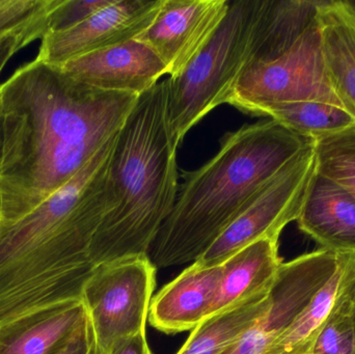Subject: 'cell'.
Here are the masks:
<instances>
[{
	"label": "cell",
	"mask_w": 355,
	"mask_h": 354,
	"mask_svg": "<svg viewBox=\"0 0 355 354\" xmlns=\"http://www.w3.org/2000/svg\"><path fill=\"white\" fill-rule=\"evenodd\" d=\"M230 0H162L151 24L137 37L149 46L168 69L179 74L215 33Z\"/></svg>",
	"instance_id": "11"
},
{
	"label": "cell",
	"mask_w": 355,
	"mask_h": 354,
	"mask_svg": "<svg viewBox=\"0 0 355 354\" xmlns=\"http://www.w3.org/2000/svg\"><path fill=\"white\" fill-rule=\"evenodd\" d=\"M254 116H269L290 130L316 139L355 124L341 106L318 101L279 102L259 106Z\"/></svg>",
	"instance_id": "20"
},
{
	"label": "cell",
	"mask_w": 355,
	"mask_h": 354,
	"mask_svg": "<svg viewBox=\"0 0 355 354\" xmlns=\"http://www.w3.org/2000/svg\"><path fill=\"white\" fill-rule=\"evenodd\" d=\"M294 101L342 107L327 77L319 22L281 55L246 64L225 103L252 114L264 104Z\"/></svg>",
	"instance_id": "7"
},
{
	"label": "cell",
	"mask_w": 355,
	"mask_h": 354,
	"mask_svg": "<svg viewBox=\"0 0 355 354\" xmlns=\"http://www.w3.org/2000/svg\"><path fill=\"white\" fill-rule=\"evenodd\" d=\"M2 154H3V125H2V116L0 112V170H1Z\"/></svg>",
	"instance_id": "27"
},
{
	"label": "cell",
	"mask_w": 355,
	"mask_h": 354,
	"mask_svg": "<svg viewBox=\"0 0 355 354\" xmlns=\"http://www.w3.org/2000/svg\"><path fill=\"white\" fill-rule=\"evenodd\" d=\"M344 1H345L348 8H349L352 12L355 15V0H344Z\"/></svg>",
	"instance_id": "28"
},
{
	"label": "cell",
	"mask_w": 355,
	"mask_h": 354,
	"mask_svg": "<svg viewBox=\"0 0 355 354\" xmlns=\"http://www.w3.org/2000/svg\"><path fill=\"white\" fill-rule=\"evenodd\" d=\"M54 354H101L89 316L77 328L70 340Z\"/></svg>",
	"instance_id": "25"
},
{
	"label": "cell",
	"mask_w": 355,
	"mask_h": 354,
	"mask_svg": "<svg viewBox=\"0 0 355 354\" xmlns=\"http://www.w3.org/2000/svg\"><path fill=\"white\" fill-rule=\"evenodd\" d=\"M354 286L321 330L311 354H354Z\"/></svg>",
	"instance_id": "22"
},
{
	"label": "cell",
	"mask_w": 355,
	"mask_h": 354,
	"mask_svg": "<svg viewBox=\"0 0 355 354\" xmlns=\"http://www.w3.org/2000/svg\"><path fill=\"white\" fill-rule=\"evenodd\" d=\"M60 68L96 89L139 97L168 74L157 54L137 39L75 58Z\"/></svg>",
	"instance_id": "12"
},
{
	"label": "cell",
	"mask_w": 355,
	"mask_h": 354,
	"mask_svg": "<svg viewBox=\"0 0 355 354\" xmlns=\"http://www.w3.org/2000/svg\"><path fill=\"white\" fill-rule=\"evenodd\" d=\"M35 58L0 85L2 224L29 213L114 139L137 103Z\"/></svg>",
	"instance_id": "1"
},
{
	"label": "cell",
	"mask_w": 355,
	"mask_h": 354,
	"mask_svg": "<svg viewBox=\"0 0 355 354\" xmlns=\"http://www.w3.org/2000/svg\"><path fill=\"white\" fill-rule=\"evenodd\" d=\"M338 255L324 249L282 264L269 292V306L227 354H266L335 272Z\"/></svg>",
	"instance_id": "9"
},
{
	"label": "cell",
	"mask_w": 355,
	"mask_h": 354,
	"mask_svg": "<svg viewBox=\"0 0 355 354\" xmlns=\"http://www.w3.org/2000/svg\"><path fill=\"white\" fill-rule=\"evenodd\" d=\"M178 147L168 123V82L139 96L116 135L108 170L114 208L94 237V265L148 255L174 208Z\"/></svg>",
	"instance_id": "4"
},
{
	"label": "cell",
	"mask_w": 355,
	"mask_h": 354,
	"mask_svg": "<svg viewBox=\"0 0 355 354\" xmlns=\"http://www.w3.org/2000/svg\"><path fill=\"white\" fill-rule=\"evenodd\" d=\"M279 239L266 237L254 241L221 264L223 276L209 316L271 290L284 263L279 255Z\"/></svg>",
	"instance_id": "16"
},
{
	"label": "cell",
	"mask_w": 355,
	"mask_h": 354,
	"mask_svg": "<svg viewBox=\"0 0 355 354\" xmlns=\"http://www.w3.org/2000/svg\"><path fill=\"white\" fill-rule=\"evenodd\" d=\"M107 354H152L146 332L133 335L114 343Z\"/></svg>",
	"instance_id": "26"
},
{
	"label": "cell",
	"mask_w": 355,
	"mask_h": 354,
	"mask_svg": "<svg viewBox=\"0 0 355 354\" xmlns=\"http://www.w3.org/2000/svg\"><path fill=\"white\" fill-rule=\"evenodd\" d=\"M162 3V0H112L83 22L46 33L35 58L60 67L92 52L135 39L151 24Z\"/></svg>",
	"instance_id": "10"
},
{
	"label": "cell",
	"mask_w": 355,
	"mask_h": 354,
	"mask_svg": "<svg viewBox=\"0 0 355 354\" xmlns=\"http://www.w3.org/2000/svg\"><path fill=\"white\" fill-rule=\"evenodd\" d=\"M47 33V24L35 25L0 39V74L15 54L37 39H43Z\"/></svg>",
	"instance_id": "24"
},
{
	"label": "cell",
	"mask_w": 355,
	"mask_h": 354,
	"mask_svg": "<svg viewBox=\"0 0 355 354\" xmlns=\"http://www.w3.org/2000/svg\"><path fill=\"white\" fill-rule=\"evenodd\" d=\"M296 222L321 249L355 255V195L317 170Z\"/></svg>",
	"instance_id": "14"
},
{
	"label": "cell",
	"mask_w": 355,
	"mask_h": 354,
	"mask_svg": "<svg viewBox=\"0 0 355 354\" xmlns=\"http://www.w3.org/2000/svg\"><path fill=\"white\" fill-rule=\"evenodd\" d=\"M355 283V255H338L335 272L266 354H311L321 330Z\"/></svg>",
	"instance_id": "18"
},
{
	"label": "cell",
	"mask_w": 355,
	"mask_h": 354,
	"mask_svg": "<svg viewBox=\"0 0 355 354\" xmlns=\"http://www.w3.org/2000/svg\"><path fill=\"white\" fill-rule=\"evenodd\" d=\"M354 354H355V286L354 293Z\"/></svg>",
	"instance_id": "30"
},
{
	"label": "cell",
	"mask_w": 355,
	"mask_h": 354,
	"mask_svg": "<svg viewBox=\"0 0 355 354\" xmlns=\"http://www.w3.org/2000/svg\"><path fill=\"white\" fill-rule=\"evenodd\" d=\"M116 137L37 208L0 227V326L81 299L95 268L92 242L114 207L108 170Z\"/></svg>",
	"instance_id": "2"
},
{
	"label": "cell",
	"mask_w": 355,
	"mask_h": 354,
	"mask_svg": "<svg viewBox=\"0 0 355 354\" xmlns=\"http://www.w3.org/2000/svg\"><path fill=\"white\" fill-rule=\"evenodd\" d=\"M262 0H230L218 28L189 64L168 82V123L179 148L188 131L225 104L250 54Z\"/></svg>",
	"instance_id": "5"
},
{
	"label": "cell",
	"mask_w": 355,
	"mask_h": 354,
	"mask_svg": "<svg viewBox=\"0 0 355 354\" xmlns=\"http://www.w3.org/2000/svg\"><path fill=\"white\" fill-rule=\"evenodd\" d=\"M318 22L329 82L355 120V15L344 0H322Z\"/></svg>",
	"instance_id": "17"
},
{
	"label": "cell",
	"mask_w": 355,
	"mask_h": 354,
	"mask_svg": "<svg viewBox=\"0 0 355 354\" xmlns=\"http://www.w3.org/2000/svg\"><path fill=\"white\" fill-rule=\"evenodd\" d=\"M269 292L207 317L192 330L177 354H227L266 311Z\"/></svg>",
	"instance_id": "19"
},
{
	"label": "cell",
	"mask_w": 355,
	"mask_h": 354,
	"mask_svg": "<svg viewBox=\"0 0 355 354\" xmlns=\"http://www.w3.org/2000/svg\"><path fill=\"white\" fill-rule=\"evenodd\" d=\"M156 269L148 255L95 266L81 299L100 353L107 354L118 341L146 332Z\"/></svg>",
	"instance_id": "6"
},
{
	"label": "cell",
	"mask_w": 355,
	"mask_h": 354,
	"mask_svg": "<svg viewBox=\"0 0 355 354\" xmlns=\"http://www.w3.org/2000/svg\"><path fill=\"white\" fill-rule=\"evenodd\" d=\"M2 224V195L1 191H0V227Z\"/></svg>",
	"instance_id": "29"
},
{
	"label": "cell",
	"mask_w": 355,
	"mask_h": 354,
	"mask_svg": "<svg viewBox=\"0 0 355 354\" xmlns=\"http://www.w3.org/2000/svg\"><path fill=\"white\" fill-rule=\"evenodd\" d=\"M223 267L194 262L152 299L150 324L168 335L193 330L214 303Z\"/></svg>",
	"instance_id": "13"
},
{
	"label": "cell",
	"mask_w": 355,
	"mask_h": 354,
	"mask_svg": "<svg viewBox=\"0 0 355 354\" xmlns=\"http://www.w3.org/2000/svg\"><path fill=\"white\" fill-rule=\"evenodd\" d=\"M314 143L272 118L227 133L208 162L184 175L174 208L148 253L154 266L198 261L275 175Z\"/></svg>",
	"instance_id": "3"
},
{
	"label": "cell",
	"mask_w": 355,
	"mask_h": 354,
	"mask_svg": "<svg viewBox=\"0 0 355 354\" xmlns=\"http://www.w3.org/2000/svg\"><path fill=\"white\" fill-rule=\"evenodd\" d=\"M83 299L64 301L0 326V354H54L87 319Z\"/></svg>",
	"instance_id": "15"
},
{
	"label": "cell",
	"mask_w": 355,
	"mask_h": 354,
	"mask_svg": "<svg viewBox=\"0 0 355 354\" xmlns=\"http://www.w3.org/2000/svg\"><path fill=\"white\" fill-rule=\"evenodd\" d=\"M110 1L112 0H58L49 16L48 33L71 28L87 20Z\"/></svg>",
	"instance_id": "23"
},
{
	"label": "cell",
	"mask_w": 355,
	"mask_h": 354,
	"mask_svg": "<svg viewBox=\"0 0 355 354\" xmlns=\"http://www.w3.org/2000/svg\"><path fill=\"white\" fill-rule=\"evenodd\" d=\"M316 170L355 195V124L315 139Z\"/></svg>",
	"instance_id": "21"
},
{
	"label": "cell",
	"mask_w": 355,
	"mask_h": 354,
	"mask_svg": "<svg viewBox=\"0 0 355 354\" xmlns=\"http://www.w3.org/2000/svg\"><path fill=\"white\" fill-rule=\"evenodd\" d=\"M315 172L316 157L312 145L288 162L196 262L219 266L254 241L266 237L279 238L284 228L297 220Z\"/></svg>",
	"instance_id": "8"
}]
</instances>
